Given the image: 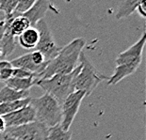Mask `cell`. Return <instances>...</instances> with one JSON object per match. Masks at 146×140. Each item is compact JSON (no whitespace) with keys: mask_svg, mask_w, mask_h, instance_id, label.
I'll return each mask as SVG.
<instances>
[{"mask_svg":"<svg viewBox=\"0 0 146 140\" xmlns=\"http://www.w3.org/2000/svg\"><path fill=\"white\" fill-rule=\"evenodd\" d=\"M86 42L83 38H76L60 48L54 59L48 62L41 79H47L57 74H69L79 65V57Z\"/></svg>","mask_w":146,"mask_h":140,"instance_id":"6da1fadb","label":"cell"},{"mask_svg":"<svg viewBox=\"0 0 146 140\" xmlns=\"http://www.w3.org/2000/svg\"><path fill=\"white\" fill-rule=\"evenodd\" d=\"M145 40L146 33L144 29L141 37L134 44H132L123 52L120 53L116 58V67L114 69V73L108 78V85H116L120 81L127 76H130L138 70L141 63Z\"/></svg>","mask_w":146,"mask_h":140,"instance_id":"7a4b0ae2","label":"cell"},{"mask_svg":"<svg viewBox=\"0 0 146 140\" xmlns=\"http://www.w3.org/2000/svg\"><path fill=\"white\" fill-rule=\"evenodd\" d=\"M79 64L80 69L74 79V91H82L86 96H90L99 84L110 77L99 73L83 52L80 55Z\"/></svg>","mask_w":146,"mask_h":140,"instance_id":"3957f363","label":"cell"},{"mask_svg":"<svg viewBox=\"0 0 146 140\" xmlns=\"http://www.w3.org/2000/svg\"><path fill=\"white\" fill-rule=\"evenodd\" d=\"M29 104L34 108L36 121L51 128L61 121V105L54 97L44 93L41 97L31 98Z\"/></svg>","mask_w":146,"mask_h":140,"instance_id":"277c9868","label":"cell"},{"mask_svg":"<svg viewBox=\"0 0 146 140\" xmlns=\"http://www.w3.org/2000/svg\"><path fill=\"white\" fill-rule=\"evenodd\" d=\"M79 69L80 64L69 74H57L47 79H39L36 86L54 97L61 105L65 99L74 92V79Z\"/></svg>","mask_w":146,"mask_h":140,"instance_id":"5b68a950","label":"cell"},{"mask_svg":"<svg viewBox=\"0 0 146 140\" xmlns=\"http://www.w3.org/2000/svg\"><path fill=\"white\" fill-rule=\"evenodd\" d=\"M35 27L39 32V42L36 46V51L42 53L47 62L51 61L57 57L60 47L56 44L51 30L44 19L39 21Z\"/></svg>","mask_w":146,"mask_h":140,"instance_id":"8992f818","label":"cell"},{"mask_svg":"<svg viewBox=\"0 0 146 140\" xmlns=\"http://www.w3.org/2000/svg\"><path fill=\"white\" fill-rule=\"evenodd\" d=\"M6 133L18 140H47L48 128L39 121L19 127L7 128Z\"/></svg>","mask_w":146,"mask_h":140,"instance_id":"52a82bcc","label":"cell"},{"mask_svg":"<svg viewBox=\"0 0 146 140\" xmlns=\"http://www.w3.org/2000/svg\"><path fill=\"white\" fill-rule=\"evenodd\" d=\"M86 97L82 91H74L61 104L60 126L64 131H70L83 99Z\"/></svg>","mask_w":146,"mask_h":140,"instance_id":"ba28073f","label":"cell"},{"mask_svg":"<svg viewBox=\"0 0 146 140\" xmlns=\"http://www.w3.org/2000/svg\"><path fill=\"white\" fill-rule=\"evenodd\" d=\"M3 119L5 120L6 127L12 128V127L23 126L36 121V114L34 108L29 104L23 108L12 112V113L5 115L3 116Z\"/></svg>","mask_w":146,"mask_h":140,"instance_id":"9c48e42d","label":"cell"},{"mask_svg":"<svg viewBox=\"0 0 146 140\" xmlns=\"http://www.w3.org/2000/svg\"><path fill=\"white\" fill-rule=\"evenodd\" d=\"M49 10L57 11L56 8L53 6L50 1H47V0H36L34 2L33 6L30 8V10L25 14H23V16L29 20L30 26H35L39 21H41L44 18L46 12Z\"/></svg>","mask_w":146,"mask_h":140,"instance_id":"30bf717a","label":"cell"},{"mask_svg":"<svg viewBox=\"0 0 146 140\" xmlns=\"http://www.w3.org/2000/svg\"><path fill=\"white\" fill-rule=\"evenodd\" d=\"M11 64L13 68L23 69L25 71H27L29 73L35 74L39 79H41V75L46 68V66H38V65L34 63L31 53H27V54H25L19 57L14 58V59L11 61Z\"/></svg>","mask_w":146,"mask_h":140,"instance_id":"8fae6325","label":"cell"},{"mask_svg":"<svg viewBox=\"0 0 146 140\" xmlns=\"http://www.w3.org/2000/svg\"><path fill=\"white\" fill-rule=\"evenodd\" d=\"M18 38H19V44L23 48L27 50L34 49L36 48L39 42V32L35 26H30Z\"/></svg>","mask_w":146,"mask_h":140,"instance_id":"7c38bea8","label":"cell"},{"mask_svg":"<svg viewBox=\"0 0 146 140\" xmlns=\"http://www.w3.org/2000/svg\"><path fill=\"white\" fill-rule=\"evenodd\" d=\"M29 98V90L26 91H17L9 87H3L0 90V104L2 102H11L21 101Z\"/></svg>","mask_w":146,"mask_h":140,"instance_id":"4fadbf2b","label":"cell"},{"mask_svg":"<svg viewBox=\"0 0 146 140\" xmlns=\"http://www.w3.org/2000/svg\"><path fill=\"white\" fill-rule=\"evenodd\" d=\"M39 79L32 77V78H16L11 77L6 81V86L17 91H26L29 90L33 86H36L37 81Z\"/></svg>","mask_w":146,"mask_h":140,"instance_id":"5bb4252c","label":"cell"},{"mask_svg":"<svg viewBox=\"0 0 146 140\" xmlns=\"http://www.w3.org/2000/svg\"><path fill=\"white\" fill-rule=\"evenodd\" d=\"M16 48V40H15L14 37H12L10 33L6 32L3 36V38L0 42V51L2 53V58L3 60L5 58H7L8 57L13 53V51Z\"/></svg>","mask_w":146,"mask_h":140,"instance_id":"9a60e30c","label":"cell"},{"mask_svg":"<svg viewBox=\"0 0 146 140\" xmlns=\"http://www.w3.org/2000/svg\"><path fill=\"white\" fill-rule=\"evenodd\" d=\"M141 0H126V1H123L119 6L118 11L116 13L117 19H123V18L130 16L133 12L136 11L137 7L139 6Z\"/></svg>","mask_w":146,"mask_h":140,"instance_id":"2e32d148","label":"cell"},{"mask_svg":"<svg viewBox=\"0 0 146 140\" xmlns=\"http://www.w3.org/2000/svg\"><path fill=\"white\" fill-rule=\"evenodd\" d=\"M31 98H27L21 101L11 102H2L0 104V116L3 117L5 115H8L12 112L16 111L20 108H23L29 104Z\"/></svg>","mask_w":146,"mask_h":140,"instance_id":"e0dca14e","label":"cell"},{"mask_svg":"<svg viewBox=\"0 0 146 140\" xmlns=\"http://www.w3.org/2000/svg\"><path fill=\"white\" fill-rule=\"evenodd\" d=\"M71 138H72V132L64 131L61 128L60 124L48 128L47 140H71Z\"/></svg>","mask_w":146,"mask_h":140,"instance_id":"ac0fdd59","label":"cell"},{"mask_svg":"<svg viewBox=\"0 0 146 140\" xmlns=\"http://www.w3.org/2000/svg\"><path fill=\"white\" fill-rule=\"evenodd\" d=\"M12 71L13 67L11 64V61L8 60H0V80L7 81L12 77Z\"/></svg>","mask_w":146,"mask_h":140,"instance_id":"d6986e66","label":"cell"},{"mask_svg":"<svg viewBox=\"0 0 146 140\" xmlns=\"http://www.w3.org/2000/svg\"><path fill=\"white\" fill-rule=\"evenodd\" d=\"M36 0H20V1H18L17 5H16V8H15V10L13 11V15H23L25 14L26 12H27L30 8L32 7L34 2H35Z\"/></svg>","mask_w":146,"mask_h":140,"instance_id":"ffe728a7","label":"cell"},{"mask_svg":"<svg viewBox=\"0 0 146 140\" xmlns=\"http://www.w3.org/2000/svg\"><path fill=\"white\" fill-rule=\"evenodd\" d=\"M17 3L16 0H2L0 1V11L4 12L5 15H11L13 13Z\"/></svg>","mask_w":146,"mask_h":140,"instance_id":"44dd1931","label":"cell"},{"mask_svg":"<svg viewBox=\"0 0 146 140\" xmlns=\"http://www.w3.org/2000/svg\"><path fill=\"white\" fill-rule=\"evenodd\" d=\"M12 77H16V78H32V77H35V78H38L35 74L29 73L27 71H25L23 69H17V68H13Z\"/></svg>","mask_w":146,"mask_h":140,"instance_id":"7402d4cb","label":"cell"},{"mask_svg":"<svg viewBox=\"0 0 146 140\" xmlns=\"http://www.w3.org/2000/svg\"><path fill=\"white\" fill-rule=\"evenodd\" d=\"M6 31V15L4 12L0 11V42Z\"/></svg>","mask_w":146,"mask_h":140,"instance_id":"603a6c76","label":"cell"},{"mask_svg":"<svg viewBox=\"0 0 146 140\" xmlns=\"http://www.w3.org/2000/svg\"><path fill=\"white\" fill-rule=\"evenodd\" d=\"M136 11H138V13L141 15L142 18H146V2L144 0H141L139 6L137 7Z\"/></svg>","mask_w":146,"mask_h":140,"instance_id":"cb8c5ba5","label":"cell"},{"mask_svg":"<svg viewBox=\"0 0 146 140\" xmlns=\"http://www.w3.org/2000/svg\"><path fill=\"white\" fill-rule=\"evenodd\" d=\"M6 129H7V127H6L5 120H4V119H3V117L0 116V135L4 133Z\"/></svg>","mask_w":146,"mask_h":140,"instance_id":"d4e9b609","label":"cell"},{"mask_svg":"<svg viewBox=\"0 0 146 140\" xmlns=\"http://www.w3.org/2000/svg\"><path fill=\"white\" fill-rule=\"evenodd\" d=\"M0 140H18V139L12 137L10 135L4 133H2V135H0Z\"/></svg>","mask_w":146,"mask_h":140,"instance_id":"484cf974","label":"cell"},{"mask_svg":"<svg viewBox=\"0 0 146 140\" xmlns=\"http://www.w3.org/2000/svg\"><path fill=\"white\" fill-rule=\"evenodd\" d=\"M0 58H2V53H1V51H0Z\"/></svg>","mask_w":146,"mask_h":140,"instance_id":"4316f807","label":"cell"}]
</instances>
